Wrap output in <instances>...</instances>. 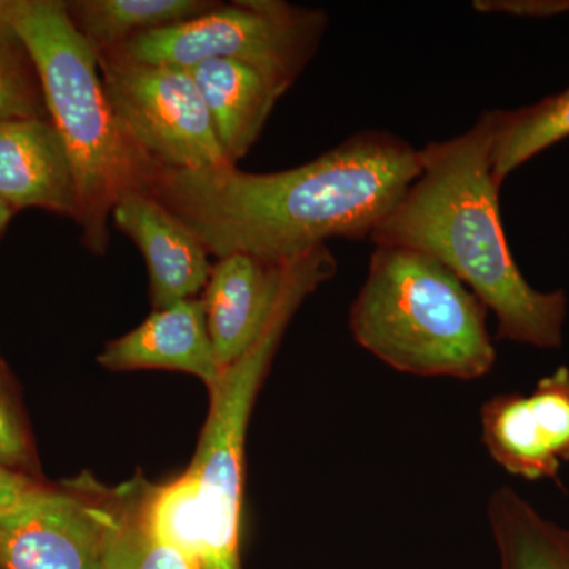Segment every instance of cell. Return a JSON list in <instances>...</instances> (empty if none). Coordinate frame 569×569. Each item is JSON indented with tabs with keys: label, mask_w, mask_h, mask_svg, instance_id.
<instances>
[{
	"label": "cell",
	"mask_w": 569,
	"mask_h": 569,
	"mask_svg": "<svg viewBox=\"0 0 569 569\" xmlns=\"http://www.w3.org/2000/svg\"><path fill=\"white\" fill-rule=\"evenodd\" d=\"M569 138V88L515 111L496 110L492 178L498 187L539 152Z\"/></svg>",
	"instance_id": "cell-17"
},
{
	"label": "cell",
	"mask_w": 569,
	"mask_h": 569,
	"mask_svg": "<svg viewBox=\"0 0 569 569\" xmlns=\"http://www.w3.org/2000/svg\"><path fill=\"white\" fill-rule=\"evenodd\" d=\"M421 171L419 149L370 130L277 173L162 168L148 192L217 260L246 253L282 264L329 239L370 238Z\"/></svg>",
	"instance_id": "cell-1"
},
{
	"label": "cell",
	"mask_w": 569,
	"mask_h": 569,
	"mask_svg": "<svg viewBox=\"0 0 569 569\" xmlns=\"http://www.w3.org/2000/svg\"><path fill=\"white\" fill-rule=\"evenodd\" d=\"M108 498L44 488L0 519L2 569H104Z\"/></svg>",
	"instance_id": "cell-8"
},
{
	"label": "cell",
	"mask_w": 569,
	"mask_h": 569,
	"mask_svg": "<svg viewBox=\"0 0 569 569\" xmlns=\"http://www.w3.org/2000/svg\"><path fill=\"white\" fill-rule=\"evenodd\" d=\"M187 71L203 97L224 157L236 167L263 133L288 88L253 67L228 59H211Z\"/></svg>",
	"instance_id": "cell-14"
},
{
	"label": "cell",
	"mask_w": 569,
	"mask_h": 569,
	"mask_svg": "<svg viewBox=\"0 0 569 569\" xmlns=\"http://www.w3.org/2000/svg\"><path fill=\"white\" fill-rule=\"evenodd\" d=\"M138 503L142 522L153 537L178 550L194 569H200L203 538L193 471L189 468L173 481L144 490Z\"/></svg>",
	"instance_id": "cell-18"
},
{
	"label": "cell",
	"mask_w": 569,
	"mask_h": 569,
	"mask_svg": "<svg viewBox=\"0 0 569 569\" xmlns=\"http://www.w3.org/2000/svg\"><path fill=\"white\" fill-rule=\"evenodd\" d=\"M568 537H569V530H568Z\"/></svg>",
	"instance_id": "cell-24"
},
{
	"label": "cell",
	"mask_w": 569,
	"mask_h": 569,
	"mask_svg": "<svg viewBox=\"0 0 569 569\" xmlns=\"http://www.w3.org/2000/svg\"><path fill=\"white\" fill-rule=\"evenodd\" d=\"M481 440L490 459L512 477L560 485L569 462V369L559 367L531 395L490 397L481 407Z\"/></svg>",
	"instance_id": "cell-9"
},
{
	"label": "cell",
	"mask_w": 569,
	"mask_h": 569,
	"mask_svg": "<svg viewBox=\"0 0 569 569\" xmlns=\"http://www.w3.org/2000/svg\"><path fill=\"white\" fill-rule=\"evenodd\" d=\"M112 222L141 250L149 271L153 310L198 298L213 264L203 242L146 190L123 194Z\"/></svg>",
	"instance_id": "cell-10"
},
{
	"label": "cell",
	"mask_w": 569,
	"mask_h": 569,
	"mask_svg": "<svg viewBox=\"0 0 569 569\" xmlns=\"http://www.w3.org/2000/svg\"><path fill=\"white\" fill-rule=\"evenodd\" d=\"M2 6L0 0V122L50 119L39 67Z\"/></svg>",
	"instance_id": "cell-20"
},
{
	"label": "cell",
	"mask_w": 569,
	"mask_h": 569,
	"mask_svg": "<svg viewBox=\"0 0 569 569\" xmlns=\"http://www.w3.org/2000/svg\"><path fill=\"white\" fill-rule=\"evenodd\" d=\"M99 362L116 372L178 370L200 378L209 392L219 385L223 373L213 353L201 298L183 299L153 310L133 331L111 340L99 356Z\"/></svg>",
	"instance_id": "cell-13"
},
{
	"label": "cell",
	"mask_w": 569,
	"mask_h": 569,
	"mask_svg": "<svg viewBox=\"0 0 569 569\" xmlns=\"http://www.w3.org/2000/svg\"><path fill=\"white\" fill-rule=\"evenodd\" d=\"M44 488L47 486L31 475L0 467V519L24 508Z\"/></svg>",
	"instance_id": "cell-22"
},
{
	"label": "cell",
	"mask_w": 569,
	"mask_h": 569,
	"mask_svg": "<svg viewBox=\"0 0 569 569\" xmlns=\"http://www.w3.org/2000/svg\"><path fill=\"white\" fill-rule=\"evenodd\" d=\"M13 216L14 212L0 201V236H2L3 231L7 230V227H9Z\"/></svg>",
	"instance_id": "cell-23"
},
{
	"label": "cell",
	"mask_w": 569,
	"mask_h": 569,
	"mask_svg": "<svg viewBox=\"0 0 569 569\" xmlns=\"http://www.w3.org/2000/svg\"><path fill=\"white\" fill-rule=\"evenodd\" d=\"M488 519L500 569H569L568 530L539 515L515 489L492 493Z\"/></svg>",
	"instance_id": "cell-16"
},
{
	"label": "cell",
	"mask_w": 569,
	"mask_h": 569,
	"mask_svg": "<svg viewBox=\"0 0 569 569\" xmlns=\"http://www.w3.org/2000/svg\"><path fill=\"white\" fill-rule=\"evenodd\" d=\"M104 569H194L186 557L153 537L142 522L138 498H108Z\"/></svg>",
	"instance_id": "cell-19"
},
{
	"label": "cell",
	"mask_w": 569,
	"mask_h": 569,
	"mask_svg": "<svg viewBox=\"0 0 569 569\" xmlns=\"http://www.w3.org/2000/svg\"><path fill=\"white\" fill-rule=\"evenodd\" d=\"M326 28L323 10L282 0H236L104 52L123 61L183 70L211 59H228L253 67L290 89L316 58Z\"/></svg>",
	"instance_id": "cell-6"
},
{
	"label": "cell",
	"mask_w": 569,
	"mask_h": 569,
	"mask_svg": "<svg viewBox=\"0 0 569 569\" xmlns=\"http://www.w3.org/2000/svg\"><path fill=\"white\" fill-rule=\"evenodd\" d=\"M0 201L13 212L43 209L78 222L73 167L51 119L0 122Z\"/></svg>",
	"instance_id": "cell-11"
},
{
	"label": "cell",
	"mask_w": 569,
	"mask_h": 569,
	"mask_svg": "<svg viewBox=\"0 0 569 569\" xmlns=\"http://www.w3.org/2000/svg\"><path fill=\"white\" fill-rule=\"evenodd\" d=\"M350 331L359 347L410 376L471 381L497 361L488 307L447 266L407 247L376 246Z\"/></svg>",
	"instance_id": "cell-4"
},
{
	"label": "cell",
	"mask_w": 569,
	"mask_h": 569,
	"mask_svg": "<svg viewBox=\"0 0 569 569\" xmlns=\"http://www.w3.org/2000/svg\"><path fill=\"white\" fill-rule=\"evenodd\" d=\"M2 13L28 43L77 181L82 244L103 254L112 208L146 190L162 168L127 134L104 92L99 56L71 24L61 0H3Z\"/></svg>",
	"instance_id": "cell-3"
},
{
	"label": "cell",
	"mask_w": 569,
	"mask_h": 569,
	"mask_svg": "<svg viewBox=\"0 0 569 569\" xmlns=\"http://www.w3.org/2000/svg\"><path fill=\"white\" fill-rule=\"evenodd\" d=\"M108 99L127 134L153 163L170 170L234 167L217 140L211 116L192 74L99 54Z\"/></svg>",
	"instance_id": "cell-7"
},
{
	"label": "cell",
	"mask_w": 569,
	"mask_h": 569,
	"mask_svg": "<svg viewBox=\"0 0 569 569\" xmlns=\"http://www.w3.org/2000/svg\"><path fill=\"white\" fill-rule=\"evenodd\" d=\"M493 133L496 111H486L467 132L419 149L421 176L370 239L447 266L492 310L498 339L556 350L563 343L567 295L535 290L512 258L492 178Z\"/></svg>",
	"instance_id": "cell-2"
},
{
	"label": "cell",
	"mask_w": 569,
	"mask_h": 569,
	"mask_svg": "<svg viewBox=\"0 0 569 569\" xmlns=\"http://www.w3.org/2000/svg\"><path fill=\"white\" fill-rule=\"evenodd\" d=\"M211 0H74L66 2L71 24L97 54L141 33L171 28L216 9Z\"/></svg>",
	"instance_id": "cell-15"
},
{
	"label": "cell",
	"mask_w": 569,
	"mask_h": 569,
	"mask_svg": "<svg viewBox=\"0 0 569 569\" xmlns=\"http://www.w3.org/2000/svg\"><path fill=\"white\" fill-rule=\"evenodd\" d=\"M284 264L246 253L213 263L201 299L220 369L233 366L263 332L282 287Z\"/></svg>",
	"instance_id": "cell-12"
},
{
	"label": "cell",
	"mask_w": 569,
	"mask_h": 569,
	"mask_svg": "<svg viewBox=\"0 0 569 569\" xmlns=\"http://www.w3.org/2000/svg\"><path fill=\"white\" fill-rule=\"evenodd\" d=\"M335 254L317 247L284 264L282 287L257 342L223 370L190 470L198 481L203 557L200 569H244L241 557L246 438L254 400L284 331L302 302L336 274Z\"/></svg>",
	"instance_id": "cell-5"
},
{
	"label": "cell",
	"mask_w": 569,
	"mask_h": 569,
	"mask_svg": "<svg viewBox=\"0 0 569 569\" xmlns=\"http://www.w3.org/2000/svg\"><path fill=\"white\" fill-rule=\"evenodd\" d=\"M11 387L9 370L0 359V467L33 477L36 452Z\"/></svg>",
	"instance_id": "cell-21"
}]
</instances>
